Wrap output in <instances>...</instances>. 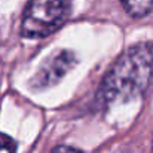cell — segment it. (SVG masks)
Masks as SVG:
<instances>
[{
    "label": "cell",
    "mask_w": 153,
    "mask_h": 153,
    "mask_svg": "<svg viewBox=\"0 0 153 153\" xmlns=\"http://www.w3.org/2000/svg\"><path fill=\"white\" fill-rule=\"evenodd\" d=\"M153 89V42H140L111 64L97 92L102 107L143 98Z\"/></svg>",
    "instance_id": "obj_1"
},
{
    "label": "cell",
    "mask_w": 153,
    "mask_h": 153,
    "mask_svg": "<svg viewBox=\"0 0 153 153\" xmlns=\"http://www.w3.org/2000/svg\"><path fill=\"white\" fill-rule=\"evenodd\" d=\"M70 9V0H28L21 22V34L27 39L49 36L67 21Z\"/></svg>",
    "instance_id": "obj_2"
},
{
    "label": "cell",
    "mask_w": 153,
    "mask_h": 153,
    "mask_svg": "<svg viewBox=\"0 0 153 153\" xmlns=\"http://www.w3.org/2000/svg\"><path fill=\"white\" fill-rule=\"evenodd\" d=\"M76 55L68 49L55 52L51 58L45 61L40 70L36 73L31 85L37 89H45L56 85L76 64Z\"/></svg>",
    "instance_id": "obj_3"
},
{
    "label": "cell",
    "mask_w": 153,
    "mask_h": 153,
    "mask_svg": "<svg viewBox=\"0 0 153 153\" xmlns=\"http://www.w3.org/2000/svg\"><path fill=\"white\" fill-rule=\"evenodd\" d=\"M125 12L132 18H143L153 9V0H120Z\"/></svg>",
    "instance_id": "obj_4"
},
{
    "label": "cell",
    "mask_w": 153,
    "mask_h": 153,
    "mask_svg": "<svg viewBox=\"0 0 153 153\" xmlns=\"http://www.w3.org/2000/svg\"><path fill=\"white\" fill-rule=\"evenodd\" d=\"M16 143L12 137L4 132H0V153H15Z\"/></svg>",
    "instance_id": "obj_5"
},
{
    "label": "cell",
    "mask_w": 153,
    "mask_h": 153,
    "mask_svg": "<svg viewBox=\"0 0 153 153\" xmlns=\"http://www.w3.org/2000/svg\"><path fill=\"white\" fill-rule=\"evenodd\" d=\"M51 153H82L77 149H73L70 146H56L55 149H52Z\"/></svg>",
    "instance_id": "obj_6"
}]
</instances>
